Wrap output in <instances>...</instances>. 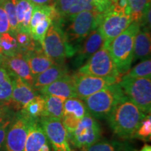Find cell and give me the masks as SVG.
Returning <instances> with one entry per match:
<instances>
[{
	"instance_id": "ba28073f",
	"label": "cell",
	"mask_w": 151,
	"mask_h": 151,
	"mask_svg": "<svg viewBox=\"0 0 151 151\" xmlns=\"http://www.w3.org/2000/svg\"><path fill=\"white\" fill-rule=\"evenodd\" d=\"M101 137V127L97 120L90 113L81 119L73 132L69 134L71 144L82 151H85L99 141Z\"/></svg>"
},
{
	"instance_id": "5b68a950",
	"label": "cell",
	"mask_w": 151,
	"mask_h": 151,
	"mask_svg": "<svg viewBox=\"0 0 151 151\" xmlns=\"http://www.w3.org/2000/svg\"><path fill=\"white\" fill-rule=\"evenodd\" d=\"M133 21L131 15L126 14L116 4H113L105 12L101 13L98 28L104 39V46L108 48L111 41L127 29Z\"/></svg>"
},
{
	"instance_id": "4fadbf2b",
	"label": "cell",
	"mask_w": 151,
	"mask_h": 151,
	"mask_svg": "<svg viewBox=\"0 0 151 151\" xmlns=\"http://www.w3.org/2000/svg\"><path fill=\"white\" fill-rule=\"evenodd\" d=\"M88 113L83 100L78 97H71L65 100L61 120L69 134L73 132L81 119Z\"/></svg>"
},
{
	"instance_id": "e575fe53",
	"label": "cell",
	"mask_w": 151,
	"mask_h": 151,
	"mask_svg": "<svg viewBox=\"0 0 151 151\" xmlns=\"http://www.w3.org/2000/svg\"><path fill=\"white\" fill-rule=\"evenodd\" d=\"M6 32H10V25L4 8L3 0H0V35Z\"/></svg>"
},
{
	"instance_id": "d6986e66",
	"label": "cell",
	"mask_w": 151,
	"mask_h": 151,
	"mask_svg": "<svg viewBox=\"0 0 151 151\" xmlns=\"http://www.w3.org/2000/svg\"><path fill=\"white\" fill-rule=\"evenodd\" d=\"M22 54L29 65L34 78L55 64L53 61L45 54L42 47H39Z\"/></svg>"
},
{
	"instance_id": "f6af8a7d",
	"label": "cell",
	"mask_w": 151,
	"mask_h": 151,
	"mask_svg": "<svg viewBox=\"0 0 151 151\" xmlns=\"http://www.w3.org/2000/svg\"><path fill=\"white\" fill-rule=\"evenodd\" d=\"M109 1H111V2H112V3H113V4H115V3L118 2V0H109Z\"/></svg>"
},
{
	"instance_id": "8fae6325",
	"label": "cell",
	"mask_w": 151,
	"mask_h": 151,
	"mask_svg": "<svg viewBox=\"0 0 151 151\" xmlns=\"http://www.w3.org/2000/svg\"><path fill=\"white\" fill-rule=\"evenodd\" d=\"M76 97L84 99L111 85L117 83L121 78L99 77L77 71L72 75Z\"/></svg>"
},
{
	"instance_id": "7a4b0ae2",
	"label": "cell",
	"mask_w": 151,
	"mask_h": 151,
	"mask_svg": "<svg viewBox=\"0 0 151 151\" xmlns=\"http://www.w3.org/2000/svg\"><path fill=\"white\" fill-rule=\"evenodd\" d=\"M101 13L84 11L61 23L69 22L67 27L63 29L67 44V58L74 55L77 49L90 35L92 30L98 27Z\"/></svg>"
},
{
	"instance_id": "836d02e7",
	"label": "cell",
	"mask_w": 151,
	"mask_h": 151,
	"mask_svg": "<svg viewBox=\"0 0 151 151\" xmlns=\"http://www.w3.org/2000/svg\"><path fill=\"white\" fill-rule=\"evenodd\" d=\"M13 92V84L11 76L4 82L0 83V101L9 104L10 103Z\"/></svg>"
},
{
	"instance_id": "74e56055",
	"label": "cell",
	"mask_w": 151,
	"mask_h": 151,
	"mask_svg": "<svg viewBox=\"0 0 151 151\" xmlns=\"http://www.w3.org/2000/svg\"><path fill=\"white\" fill-rule=\"evenodd\" d=\"M14 114L11 107L9 104L4 105L0 106V119L4 118V117L9 116L10 115Z\"/></svg>"
},
{
	"instance_id": "484cf974",
	"label": "cell",
	"mask_w": 151,
	"mask_h": 151,
	"mask_svg": "<svg viewBox=\"0 0 151 151\" xmlns=\"http://www.w3.org/2000/svg\"><path fill=\"white\" fill-rule=\"evenodd\" d=\"M15 37H16L20 53H24L39 47H42L40 43L34 40L31 35L28 32H18L15 35Z\"/></svg>"
},
{
	"instance_id": "f1b7e54d",
	"label": "cell",
	"mask_w": 151,
	"mask_h": 151,
	"mask_svg": "<svg viewBox=\"0 0 151 151\" xmlns=\"http://www.w3.org/2000/svg\"><path fill=\"white\" fill-rule=\"evenodd\" d=\"M134 21L139 22L145 11L150 6V0H127Z\"/></svg>"
},
{
	"instance_id": "7402d4cb",
	"label": "cell",
	"mask_w": 151,
	"mask_h": 151,
	"mask_svg": "<svg viewBox=\"0 0 151 151\" xmlns=\"http://www.w3.org/2000/svg\"><path fill=\"white\" fill-rule=\"evenodd\" d=\"M35 6L30 0H16L19 32L29 33V23Z\"/></svg>"
},
{
	"instance_id": "bcb514c9",
	"label": "cell",
	"mask_w": 151,
	"mask_h": 151,
	"mask_svg": "<svg viewBox=\"0 0 151 151\" xmlns=\"http://www.w3.org/2000/svg\"><path fill=\"white\" fill-rule=\"evenodd\" d=\"M4 105H6V104H4V103L1 102V101H0V106H4Z\"/></svg>"
},
{
	"instance_id": "ab89813d",
	"label": "cell",
	"mask_w": 151,
	"mask_h": 151,
	"mask_svg": "<svg viewBox=\"0 0 151 151\" xmlns=\"http://www.w3.org/2000/svg\"><path fill=\"white\" fill-rule=\"evenodd\" d=\"M35 6L51 5L53 0H30Z\"/></svg>"
},
{
	"instance_id": "6da1fadb",
	"label": "cell",
	"mask_w": 151,
	"mask_h": 151,
	"mask_svg": "<svg viewBox=\"0 0 151 151\" xmlns=\"http://www.w3.org/2000/svg\"><path fill=\"white\" fill-rule=\"evenodd\" d=\"M146 115L124 95L116 104L107 119L115 134L122 139H130L134 137Z\"/></svg>"
},
{
	"instance_id": "83f0119b",
	"label": "cell",
	"mask_w": 151,
	"mask_h": 151,
	"mask_svg": "<svg viewBox=\"0 0 151 151\" xmlns=\"http://www.w3.org/2000/svg\"><path fill=\"white\" fill-rule=\"evenodd\" d=\"M133 78H151V60L150 58L141 60L140 63L129 69L125 73Z\"/></svg>"
},
{
	"instance_id": "8992f818",
	"label": "cell",
	"mask_w": 151,
	"mask_h": 151,
	"mask_svg": "<svg viewBox=\"0 0 151 151\" xmlns=\"http://www.w3.org/2000/svg\"><path fill=\"white\" fill-rule=\"evenodd\" d=\"M119 85L124 95L146 114L151 110V81L148 78H133L127 74L121 76Z\"/></svg>"
},
{
	"instance_id": "ac0fdd59",
	"label": "cell",
	"mask_w": 151,
	"mask_h": 151,
	"mask_svg": "<svg viewBox=\"0 0 151 151\" xmlns=\"http://www.w3.org/2000/svg\"><path fill=\"white\" fill-rule=\"evenodd\" d=\"M43 95H52L67 99L76 97L72 75L69 73L39 90Z\"/></svg>"
},
{
	"instance_id": "d590c367",
	"label": "cell",
	"mask_w": 151,
	"mask_h": 151,
	"mask_svg": "<svg viewBox=\"0 0 151 151\" xmlns=\"http://www.w3.org/2000/svg\"><path fill=\"white\" fill-rule=\"evenodd\" d=\"M13 117L12 118H9L8 120L0 127V151H5L6 135L7 130H8L9 124H10L11 120H12Z\"/></svg>"
},
{
	"instance_id": "e0dca14e",
	"label": "cell",
	"mask_w": 151,
	"mask_h": 151,
	"mask_svg": "<svg viewBox=\"0 0 151 151\" xmlns=\"http://www.w3.org/2000/svg\"><path fill=\"white\" fill-rule=\"evenodd\" d=\"M2 67L6 69L9 73L18 76L33 88L34 77L23 54L18 53L13 56H4Z\"/></svg>"
},
{
	"instance_id": "ee69618b",
	"label": "cell",
	"mask_w": 151,
	"mask_h": 151,
	"mask_svg": "<svg viewBox=\"0 0 151 151\" xmlns=\"http://www.w3.org/2000/svg\"><path fill=\"white\" fill-rule=\"evenodd\" d=\"M4 59V55H2L1 53H0V67H2Z\"/></svg>"
},
{
	"instance_id": "7c38bea8",
	"label": "cell",
	"mask_w": 151,
	"mask_h": 151,
	"mask_svg": "<svg viewBox=\"0 0 151 151\" xmlns=\"http://www.w3.org/2000/svg\"><path fill=\"white\" fill-rule=\"evenodd\" d=\"M39 120L52 151H73L69 144V133L61 120L41 117Z\"/></svg>"
},
{
	"instance_id": "7dc6e473",
	"label": "cell",
	"mask_w": 151,
	"mask_h": 151,
	"mask_svg": "<svg viewBox=\"0 0 151 151\" xmlns=\"http://www.w3.org/2000/svg\"><path fill=\"white\" fill-rule=\"evenodd\" d=\"M0 37H1V35H0ZM0 53H1V52H0Z\"/></svg>"
},
{
	"instance_id": "7bdbcfd3",
	"label": "cell",
	"mask_w": 151,
	"mask_h": 151,
	"mask_svg": "<svg viewBox=\"0 0 151 151\" xmlns=\"http://www.w3.org/2000/svg\"><path fill=\"white\" fill-rule=\"evenodd\" d=\"M138 151H151V146L148 144H145L144 146L141 148L140 150H138Z\"/></svg>"
},
{
	"instance_id": "52a82bcc",
	"label": "cell",
	"mask_w": 151,
	"mask_h": 151,
	"mask_svg": "<svg viewBox=\"0 0 151 151\" xmlns=\"http://www.w3.org/2000/svg\"><path fill=\"white\" fill-rule=\"evenodd\" d=\"M78 72L99 77L121 78L108 48L104 45L79 67Z\"/></svg>"
},
{
	"instance_id": "4316f807",
	"label": "cell",
	"mask_w": 151,
	"mask_h": 151,
	"mask_svg": "<svg viewBox=\"0 0 151 151\" xmlns=\"http://www.w3.org/2000/svg\"><path fill=\"white\" fill-rule=\"evenodd\" d=\"M3 6L9 19L10 32L16 35L19 32L16 15V0H3Z\"/></svg>"
},
{
	"instance_id": "30bf717a",
	"label": "cell",
	"mask_w": 151,
	"mask_h": 151,
	"mask_svg": "<svg viewBox=\"0 0 151 151\" xmlns=\"http://www.w3.org/2000/svg\"><path fill=\"white\" fill-rule=\"evenodd\" d=\"M21 111L13 117L5 139V151H24L32 120Z\"/></svg>"
},
{
	"instance_id": "ffe728a7",
	"label": "cell",
	"mask_w": 151,
	"mask_h": 151,
	"mask_svg": "<svg viewBox=\"0 0 151 151\" xmlns=\"http://www.w3.org/2000/svg\"><path fill=\"white\" fill-rule=\"evenodd\" d=\"M67 73L68 69L65 64H54L34 78L33 88L36 90H40Z\"/></svg>"
},
{
	"instance_id": "2e32d148",
	"label": "cell",
	"mask_w": 151,
	"mask_h": 151,
	"mask_svg": "<svg viewBox=\"0 0 151 151\" xmlns=\"http://www.w3.org/2000/svg\"><path fill=\"white\" fill-rule=\"evenodd\" d=\"M24 151H52L51 145L39 120H32Z\"/></svg>"
},
{
	"instance_id": "3957f363",
	"label": "cell",
	"mask_w": 151,
	"mask_h": 151,
	"mask_svg": "<svg viewBox=\"0 0 151 151\" xmlns=\"http://www.w3.org/2000/svg\"><path fill=\"white\" fill-rule=\"evenodd\" d=\"M139 29V22L133 21L127 29L111 41L107 48L121 76L131 69L134 60V43Z\"/></svg>"
},
{
	"instance_id": "9a60e30c",
	"label": "cell",
	"mask_w": 151,
	"mask_h": 151,
	"mask_svg": "<svg viewBox=\"0 0 151 151\" xmlns=\"http://www.w3.org/2000/svg\"><path fill=\"white\" fill-rule=\"evenodd\" d=\"M9 74L13 84L12 96L9 106L18 111L21 110L37 94L36 90L18 76L11 73Z\"/></svg>"
},
{
	"instance_id": "8d00e7d4",
	"label": "cell",
	"mask_w": 151,
	"mask_h": 151,
	"mask_svg": "<svg viewBox=\"0 0 151 151\" xmlns=\"http://www.w3.org/2000/svg\"><path fill=\"white\" fill-rule=\"evenodd\" d=\"M92 1L99 13L105 12L113 4L109 0H92Z\"/></svg>"
},
{
	"instance_id": "4dcf8cb0",
	"label": "cell",
	"mask_w": 151,
	"mask_h": 151,
	"mask_svg": "<svg viewBox=\"0 0 151 151\" xmlns=\"http://www.w3.org/2000/svg\"><path fill=\"white\" fill-rule=\"evenodd\" d=\"M78 0H53L52 5L54 7L58 20L65 18L69 10L76 4Z\"/></svg>"
},
{
	"instance_id": "cb8c5ba5",
	"label": "cell",
	"mask_w": 151,
	"mask_h": 151,
	"mask_svg": "<svg viewBox=\"0 0 151 151\" xmlns=\"http://www.w3.org/2000/svg\"><path fill=\"white\" fill-rule=\"evenodd\" d=\"M45 108V99L42 94H37L31 101L22 108L21 111L29 118L39 120L43 116Z\"/></svg>"
},
{
	"instance_id": "9c48e42d",
	"label": "cell",
	"mask_w": 151,
	"mask_h": 151,
	"mask_svg": "<svg viewBox=\"0 0 151 151\" xmlns=\"http://www.w3.org/2000/svg\"><path fill=\"white\" fill-rule=\"evenodd\" d=\"M42 48L55 64H65L67 58V44L60 20H54L50 24L43 40Z\"/></svg>"
},
{
	"instance_id": "277c9868",
	"label": "cell",
	"mask_w": 151,
	"mask_h": 151,
	"mask_svg": "<svg viewBox=\"0 0 151 151\" xmlns=\"http://www.w3.org/2000/svg\"><path fill=\"white\" fill-rule=\"evenodd\" d=\"M119 83V82H118ZM118 83L99 90L83 100L88 113L96 118H107L124 94Z\"/></svg>"
},
{
	"instance_id": "f35d334b",
	"label": "cell",
	"mask_w": 151,
	"mask_h": 151,
	"mask_svg": "<svg viewBox=\"0 0 151 151\" xmlns=\"http://www.w3.org/2000/svg\"><path fill=\"white\" fill-rule=\"evenodd\" d=\"M9 76H10V74H9L8 70L3 67H0V83L4 82Z\"/></svg>"
},
{
	"instance_id": "60d3db41",
	"label": "cell",
	"mask_w": 151,
	"mask_h": 151,
	"mask_svg": "<svg viewBox=\"0 0 151 151\" xmlns=\"http://www.w3.org/2000/svg\"><path fill=\"white\" fill-rule=\"evenodd\" d=\"M119 151H137V150H135L129 143L124 142L122 143L121 147Z\"/></svg>"
},
{
	"instance_id": "f546056e",
	"label": "cell",
	"mask_w": 151,
	"mask_h": 151,
	"mask_svg": "<svg viewBox=\"0 0 151 151\" xmlns=\"http://www.w3.org/2000/svg\"><path fill=\"white\" fill-rule=\"evenodd\" d=\"M52 21L53 20L52 18H47L37 24L34 29L30 30L29 33L34 40L40 43L41 46H43L44 38Z\"/></svg>"
},
{
	"instance_id": "d6a6232c",
	"label": "cell",
	"mask_w": 151,
	"mask_h": 151,
	"mask_svg": "<svg viewBox=\"0 0 151 151\" xmlns=\"http://www.w3.org/2000/svg\"><path fill=\"white\" fill-rule=\"evenodd\" d=\"M121 145V142L116 141H98L85 151H119Z\"/></svg>"
},
{
	"instance_id": "44dd1931",
	"label": "cell",
	"mask_w": 151,
	"mask_h": 151,
	"mask_svg": "<svg viewBox=\"0 0 151 151\" xmlns=\"http://www.w3.org/2000/svg\"><path fill=\"white\" fill-rule=\"evenodd\" d=\"M151 38L150 30L141 28L136 35L134 43V60H143L150 58Z\"/></svg>"
},
{
	"instance_id": "b9f144b4",
	"label": "cell",
	"mask_w": 151,
	"mask_h": 151,
	"mask_svg": "<svg viewBox=\"0 0 151 151\" xmlns=\"http://www.w3.org/2000/svg\"><path fill=\"white\" fill-rule=\"evenodd\" d=\"M14 114H12V115H10V116H6V117H4V118H1V119H0V127H1V125H2V124L4 123V122L6 121L7 120H8L9 118H12L13 116H14Z\"/></svg>"
},
{
	"instance_id": "5bb4252c",
	"label": "cell",
	"mask_w": 151,
	"mask_h": 151,
	"mask_svg": "<svg viewBox=\"0 0 151 151\" xmlns=\"http://www.w3.org/2000/svg\"><path fill=\"white\" fill-rule=\"evenodd\" d=\"M104 39L98 27L92 30L90 35L81 43L74 54L73 65L80 67L88 61L92 55L104 45Z\"/></svg>"
},
{
	"instance_id": "603a6c76",
	"label": "cell",
	"mask_w": 151,
	"mask_h": 151,
	"mask_svg": "<svg viewBox=\"0 0 151 151\" xmlns=\"http://www.w3.org/2000/svg\"><path fill=\"white\" fill-rule=\"evenodd\" d=\"M43 97L45 108L43 117L62 120L65 99L52 95H43Z\"/></svg>"
},
{
	"instance_id": "d4e9b609",
	"label": "cell",
	"mask_w": 151,
	"mask_h": 151,
	"mask_svg": "<svg viewBox=\"0 0 151 151\" xmlns=\"http://www.w3.org/2000/svg\"><path fill=\"white\" fill-rule=\"evenodd\" d=\"M0 52L6 57L20 53L15 35L11 32L1 34L0 37Z\"/></svg>"
},
{
	"instance_id": "1f68e13d",
	"label": "cell",
	"mask_w": 151,
	"mask_h": 151,
	"mask_svg": "<svg viewBox=\"0 0 151 151\" xmlns=\"http://www.w3.org/2000/svg\"><path fill=\"white\" fill-rule=\"evenodd\" d=\"M151 137V117L150 113L147 114L136 132L134 137L144 141L150 140Z\"/></svg>"
}]
</instances>
